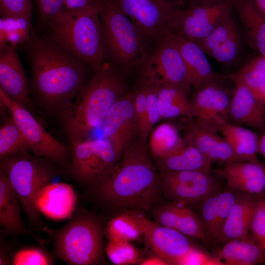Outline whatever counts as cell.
I'll return each instance as SVG.
<instances>
[{
	"instance_id": "obj_25",
	"label": "cell",
	"mask_w": 265,
	"mask_h": 265,
	"mask_svg": "<svg viewBox=\"0 0 265 265\" xmlns=\"http://www.w3.org/2000/svg\"><path fill=\"white\" fill-rule=\"evenodd\" d=\"M76 195L68 184L52 182L39 193L37 206L39 211L53 219H62L70 216L74 210Z\"/></svg>"
},
{
	"instance_id": "obj_8",
	"label": "cell",
	"mask_w": 265,
	"mask_h": 265,
	"mask_svg": "<svg viewBox=\"0 0 265 265\" xmlns=\"http://www.w3.org/2000/svg\"><path fill=\"white\" fill-rule=\"evenodd\" d=\"M0 103L10 111L34 155L50 160L67 173L71 164L67 147L47 132L28 108L1 89Z\"/></svg>"
},
{
	"instance_id": "obj_1",
	"label": "cell",
	"mask_w": 265,
	"mask_h": 265,
	"mask_svg": "<svg viewBox=\"0 0 265 265\" xmlns=\"http://www.w3.org/2000/svg\"><path fill=\"white\" fill-rule=\"evenodd\" d=\"M23 45L31 67L32 94L46 109L61 112L94 71L52 38L38 36L32 27Z\"/></svg>"
},
{
	"instance_id": "obj_19",
	"label": "cell",
	"mask_w": 265,
	"mask_h": 265,
	"mask_svg": "<svg viewBox=\"0 0 265 265\" xmlns=\"http://www.w3.org/2000/svg\"><path fill=\"white\" fill-rule=\"evenodd\" d=\"M16 46L14 43L0 45V89L28 108L31 106L29 87Z\"/></svg>"
},
{
	"instance_id": "obj_7",
	"label": "cell",
	"mask_w": 265,
	"mask_h": 265,
	"mask_svg": "<svg viewBox=\"0 0 265 265\" xmlns=\"http://www.w3.org/2000/svg\"><path fill=\"white\" fill-rule=\"evenodd\" d=\"M55 256L72 265L101 263L103 255L102 229L93 216L79 212L53 234Z\"/></svg>"
},
{
	"instance_id": "obj_44",
	"label": "cell",
	"mask_w": 265,
	"mask_h": 265,
	"mask_svg": "<svg viewBox=\"0 0 265 265\" xmlns=\"http://www.w3.org/2000/svg\"><path fill=\"white\" fill-rule=\"evenodd\" d=\"M97 0H64L65 10L79 9L86 7L96 2Z\"/></svg>"
},
{
	"instance_id": "obj_33",
	"label": "cell",
	"mask_w": 265,
	"mask_h": 265,
	"mask_svg": "<svg viewBox=\"0 0 265 265\" xmlns=\"http://www.w3.org/2000/svg\"><path fill=\"white\" fill-rule=\"evenodd\" d=\"M116 215L107 223L106 236L109 240L136 241L144 238L143 229L138 221L129 212Z\"/></svg>"
},
{
	"instance_id": "obj_32",
	"label": "cell",
	"mask_w": 265,
	"mask_h": 265,
	"mask_svg": "<svg viewBox=\"0 0 265 265\" xmlns=\"http://www.w3.org/2000/svg\"><path fill=\"white\" fill-rule=\"evenodd\" d=\"M148 148L151 157L157 159L166 157L181 148L185 138L181 137L172 124L162 123L157 126L149 136Z\"/></svg>"
},
{
	"instance_id": "obj_36",
	"label": "cell",
	"mask_w": 265,
	"mask_h": 265,
	"mask_svg": "<svg viewBox=\"0 0 265 265\" xmlns=\"http://www.w3.org/2000/svg\"><path fill=\"white\" fill-rule=\"evenodd\" d=\"M232 81L244 84L262 104L265 106V74L258 71L242 67L238 73L230 74Z\"/></svg>"
},
{
	"instance_id": "obj_37",
	"label": "cell",
	"mask_w": 265,
	"mask_h": 265,
	"mask_svg": "<svg viewBox=\"0 0 265 265\" xmlns=\"http://www.w3.org/2000/svg\"><path fill=\"white\" fill-rule=\"evenodd\" d=\"M219 187L207 195L200 203L201 219L211 240H216L217 229L218 193Z\"/></svg>"
},
{
	"instance_id": "obj_12",
	"label": "cell",
	"mask_w": 265,
	"mask_h": 265,
	"mask_svg": "<svg viewBox=\"0 0 265 265\" xmlns=\"http://www.w3.org/2000/svg\"><path fill=\"white\" fill-rule=\"evenodd\" d=\"M145 65L160 84L174 85L189 93L192 86L183 59L177 47L163 35L152 42Z\"/></svg>"
},
{
	"instance_id": "obj_18",
	"label": "cell",
	"mask_w": 265,
	"mask_h": 265,
	"mask_svg": "<svg viewBox=\"0 0 265 265\" xmlns=\"http://www.w3.org/2000/svg\"><path fill=\"white\" fill-rule=\"evenodd\" d=\"M215 172L224 179L227 188L235 191L253 196L265 191V162L235 161L223 164Z\"/></svg>"
},
{
	"instance_id": "obj_26",
	"label": "cell",
	"mask_w": 265,
	"mask_h": 265,
	"mask_svg": "<svg viewBox=\"0 0 265 265\" xmlns=\"http://www.w3.org/2000/svg\"><path fill=\"white\" fill-rule=\"evenodd\" d=\"M20 202L6 176L0 169V224L9 233L27 235L40 243L46 240L27 229L21 215Z\"/></svg>"
},
{
	"instance_id": "obj_23",
	"label": "cell",
	"mask_w": 265,
	"mask_h": 265,
	"mask_svg": "<svg viewBox=\"0 0 265 265\" xmlns=\"http://www.w3.org/2000/svg\"><path fill=\"white\" fill-rule=\"evenodd\" d=\"M235 88L231 98L229 119L259 131L265 129V106L260 103L242 83L234 81Z\"/></svg>"
},
{
	"instance_id": "obj_24",
	"label": "cell",
	"mask_w": 265,
	"mask_h": 265,
	"mask_svg": "<svg viewBox=\"0 0 265 265\" xmlns=\"http://www.w3.org/2000/svg\"><path fill=\"white\" fill-rule=\"evenodd\" d=\"M253 195L237 192L236 200L226 219L216 242L224 244L250 235L256 198Z\"/></svg>"
},
{
	"instance_id": "obj_46",
	"label": "cell",
	"mask_w": 265,
	"mask_h": 265,
	"mask_svg": "<svg viewBox=\"0 0 265 265\" xmlns=\"http://www.w3.org/2000/svg\"><path fill=\"white\" fill-rule=\"evenodd\" d=\"M140 265H167L168 263L160 257L156 255L143 259L139 263Z\"/></svg>"
},
{
	"instance_id": "obj_13",
	"label": "cell",
	"mask_w": 265,
	"mask_h": 265,
	"mask_svg": "<svg viewBox=\"0 0 265 265\" xmlns=\"http://www.w3.org/2000/svg\"><path fill=\"white\" fill-rule=\"evenodd\" d=\"M140 224L147 244L169 265H178L180 259L193 246L187 236L178 231L148 219L138 210H125Z\"/></svg>"
},
{
	"instance_id": "obj_27",
	"label": "cell",
	"mask_w": 265,
	"mask_h": 265,
	"mask_svg": "<svg viewBox=\"0 0 265 265\" xmlns=\"http://www.w3.org/2000/svg\"><path fill=\"white\" fill-rule=\"evenodd\" d=\"M216 256L226 265H255L265 263V254L251 234L225 242Z\"/></svg>"
},
{
	"instance_id": "obj_41",
	"label": "cell",
	"mask_w": 265,
	"mask_h": 265,
	"mask_svg": "<svg viewBox=\"0 0 265 265\" xmlns=\"http://www.w3.org/2000/svg\"><path fill=\"white\" fill-rule=\"evenodd\" d=\"M258 196L250 232L265 254V198L262 195Z\"/></svg>"
},
{
	"instance_id": "obj_14",
	"label": "cell",
	"mask_w": 265,
	"mask_h": 265,
	"mask_svg": "<svg viewBox=\"0 0 265 265\" xmlns=\"http://www.w3.org/2000/svg\"><path fill=\"white\" fill-rule=\"evenodd\" d=\"M101 128L105 138L121 157L137 134L132 90L128 91L115 102Z\"/></svg>"
},
{
	"instance_id": "obj_48",
	"label": "cell",
	"mask_w": 265,
	"mask_h": 265,
	"mask_svg": "<svg viewBox=\"0 0 265 265\" xmlns=\"http://www.w3.org/2000/svg\"><path fill=\"white\" fill-rule=\"evenodd\" d=\"M259 153L265 158V129L259 138Z\"/></svg>"
},
{
	"instance_id": "obj_10",
	"label": "cell",
	"mask_w": 265,
	"mask_h": 265,
	"mask_svg": "<svg viewBox=\"0 0 265 265\" xmlns=\"http://www.w3.org/2000/svg\"><path fill=\"white\" fill-rule=\"evenodd\" d=\"M239 0H226L213 5H197L176 9L168 29L195 42L208 36L233 11Z\"/></svg>"
},
{
	"instance_id": "obj_15",
	"label": "cell",
	"mask_w": 265,
	"mask_h": 265,
	"mask_svg": "<svg viewBox=\"0 0 265 265\" xmlns=\"http://www.w3.org/2000/svg\"><path fill=\"white\" fill-rule=\"evenodd\" d=\"M151 42L169 28L175 9L166 0H115Z\"/></svg>"
},
{
	"instance_id": "obj_17",
	"label": "cell",
	"mask_w": 265,
	"mask_h": 265,
	"mask_svg": "<svg viewBox=\"0 0 265 265\" xmlns=\"http://www.w3.org/2000/svg\"><path fill=\"white\" fill-rule=\"evenodd\" d=\"M195 43L206 55L219 63L224 65L235 63L240 54L241 45L232 12L208 36Z\"/></svg>"
},
{
	"instance_id": "obj_43",
	"label": "cell",
	"mask_w": 265,
	"mask_h": 265,
	"mask_svg": "<svg viewBox=\"0 0 265 265\" xmlns=\"http://www.w3.org/2000/svg\"><path fill=\"white\" fill-rule=\"evenodd\" d=\"M179 265H223L217 257L212 256L193 246L179 261Z\"/></svg>"
},
{
	"instance_id": "obj_35",
	"label": "cell",
	"mask_w": 265,
	"mask_h": 265,
	"mask_svg": "<svg viewBox=\"0 0 265 265\" xmlns=\"http://www.w3.org/2000/svg\"><path fill=\"white\" fill-rule=\"evenodd\" d=\"M105 250L109 260L116 265L139 264L143 260L140 252L130 241L109 240Z\"/></svg>"
},
{
	"instance_id": "obj_28",
	"label": "cell",
	"mask_w": 265,
	"mask_h": 265,
	"mask_svg": "<svg viewBox=\"0 0 265 265\" xmlns=\"http://www.w3.org/2000/svg\"><path fill=\"white\" fill-rule=\"evenodd\" d=\"M183 146L173 154L157 159L160 172L166 171H210L212 164L209 162L186 135Z\"/></svg>"
},
{
	"instance_id": "obj_34",
	"label": "cell",
	"mask_w": 265,
	"mask_h": 265,
	"mask_svg": "<svg viewBox=\"0 0 265 265\" xmlns=\"http://www.w3.org/2000/svg\"><path fill=\"white\" fill-rule=\"evenodd\" d=\"M30 151L27 142L11 115L0 128V159L22 152Z\"/></svg>"
},
{
	"instance_id": "obj_50",
	"label": "cell",
	"mask_w": 265,
	"mask_h": 265,
	"mask_svg": "<svg viewBox=\"0 0 265 265\" xmlns=\"http://www.w3.org/2000/svg\"><path fill=\"white\" fill-rule=\"evenodd\" d=\"M169 2L175 9H179L180 7L186 3H187V0H166Z\"/></svg>"
},
{
	"instance_id": "obj_38",
	"label": "cell",
	"mask_w": 265,
	"mask_h": 265,
	"mask_svg": "<svg viewBox=\"0 0 265 265\" xmlns=\"http://www.w3.org/2000/svg\"><path fill=\"white\" fill-rule=\"evenodd\" d=\"M0 11L2 18L23 19L32 26V0H0Z\"/></svg>"
},
{
	"instance_id": "obj_42",
	"label": "cell",
	"mask_w": 265,
	"mask_h": 265,
	"mask_svg": "<svg viewBox=\"0 0 265 265\" xmlns=\"http://www.w3.org/2000/svg\"><path fill=\"white\" fill-rule=\"evenodd\" d=\"M38 13V26L49 28L51 24L64 10V0H35Z\"/></svg>"
},
{
	"instance_id": "obj_29",
	"label": "cell",
	"mask_w": 265,
	"mask_h": 265,
	"mask_svg": "<svg viewBox=\"0 0 265 265\" xmlns=\"http://www.w3.org/2000/svg\"><path fill=\"white\" fill-rule=\"evenodd\" d=\"M223 137L232 148L238 161H258L260 137L257 133L229 122L219 127Z\"/></svg>"
},
{
	"instance_id": "obj_40",
	"label": "cell",
	"mask_w": 265,
	"mask_h": 265,
	"mask_svg": "<svg viewBox=\"0 0 265 265\" xmlns=\"http://www.w3.org/2000/svg\"><path fill=\"white\" fill-rule=\"evenodd\" d=\"M52 257L43 249L35 247L21 248L16 252L11 259L13 265H50Z\"/></svg>"
},
{
	"instance_id": "obj_47",
	"label": "cell",
	"mask_w": 265,
	"mask_h": 265,
	"mask_svg": "<svg viewBox=\"0 0 265 265\" xmlns=\"http://www.w3.org/2000/svg\"><path fill=\"white\" fill-rule=\"evenodd\" d=\"M225 0H187V3H188L189 6H190L197 5H213Z\"/></svg>"
},
{
	"instance_id": "obj_45",
	"label": "cell",
	"mask_w": 265,
	"mask_h": 265,
	"mask_svg": "<svg viewBox=\"0 0 265 265\" xmlns=\"http://www.w3.org/2000/svg\"><path fill=\"white\" fill-rule=\"evenodd\" d=\"M242 67L255 70L265 74V56L260 55L254 57Z\"/></svg>"
},
{
	"instance_id": "obj_51",
	"label": "cell",
	"mask_w": 265,
	"mask_h": 265,
	"mask_svg": "<svg viewBox=\"0 0 265 265\" xmlns=\"http://www.w3.org/2000/svg\"><path fill=\"white\" fill-rule=\"evenodd\" d=\"M261 195H262L265 198V191Z\"/></svg>"
},
{
	"instance_id": "obj_31",
	"label": "cell",
	"mask_w": 265,
	"mask_h": 265,
	"mask_svg": "<svg viewBox=\"0 0 265 265\" xmlns=\"http://www.w3.org/2000/svg\"><path fill=\"white\" fill-rule=\"evenodd\" d=\"M188 94L177 86L160 83L158 90V107L161 119L180 116L195 117Z\"/></svg>"
},
{
	"instance_id": "obj_3",
	"label": "cell",
	"mask_w": 265,
	"mask_h": 265,
	"mask_svg": "<svg viewBox=\"0 0 265 265\" xmlns=\"http://www.w3.org/2000/svg\"><path fill=\"white\" fill-rule=\"evenodd\" d=\"M126 73L129 72L105 61L74 102L61 112L62 126L71 149L86 139L91 131L102 127L110 108L128 91Z\"/></svg>"
},
{
	"instance_id": "obj_30",
	"label": "cell",
	"mask_w": 265,
	"mask_h": 265,
	"mask_svg": "<svg viewBox=\"0 0 265 265\" xmlns=\"http://www.w3.org/2000/svg\"><path fill=\"white\" fill-rule=\"evenodd\" d=\"M236 9L250 46L265 56V17L252 0H239Z\"/></svg>"
},
{
	"instance_id": "obj_9",
	"label": "cell",
	"mask_w": 265,
	"mask_h": 265,
	"mask_svg": "<svg viewBox=\"0 0 265 265\" xmlns=\"http://www.w3.org/2000/svg\"><path fill=\"white\" fill-rule=\"evenodd\" d=\"M121 158L106 139H85L71 149L67 173L78 182L93 186Z\"/></svg>"
},
{
	"instance_id": "obj_49",
	"label": "cell",
	"mask_w": 265,
	"mask_h": 265,
	"mask_svg": "<svg viewBox=\"0 0 265 265\" xmlns=\"http://www.w3.org/2000/svg\"><path fill=\"white\" fill-rule=\"evenodd\" d=\"M259 11L265 17V0H252Z\"/></svg>"
},
{
	"instance_id": "obj_2",
	"label": "cell",
	"mask_w": 265,
	"mask_h": 265,
	"mask_svg": "<svg viewBox=\"0 0 265 265\" xmlns=\"http://www.w3.org/2000/svg\"><path fill=\"white\" fill-rule=\"evenodd\" d=\"M147 141L134 140L116 165L93 186L97 199L113 210H148L158 205L162 190Z\"/></svg>"
},
{
	"instance_id": "obj_39",
	"label": "cell",
	"mask_w": 265,
	"mask_h": 265,
	"mask_svg": "<svg viewBox=\"0 0 265 265\" xmlns=\"http://www.w3.org/2000/svg\"><path fill=\"white\" fill-rule=\"evenodd\" d=\"M132 91L138 138L147 141L145 133L147 112L146 86L144 80L140 76L138 83Z\"/></svg>"
},
{
	"instance_id": "obj_22",
	"label": "cell",
	"mask_w": 265,
	"mask_h": 265,
	"mask_svg": "<svg viewBox=\"0 0 265 265\" xmlns=\"http://www.w3.org/2000/svg\"><path fill=\"white\" fill-rule=\"evenodd\" d=\"M162 35L179 50L187 68L191 86L196 88L208 82L227 78V76L212 69L206 54L195 42L172 32L168 28Z\"/></svg>"
},
{
	"instance_id": "obj_21",
	"label": "cell",
	"mask_w": 265,
	"mask_h": 265,
	"mask_svg": "<svg viewBox=\"0 0 265 265\" xmlns=\"http://www.w3.org/2000/svg\"><path fill=\"white\" fill-rule=\"evenodd\" d=\"M151 210L155 221L159 224L204 242L211 240L201 218L190 206L171 202L165 205H158Z\"/></svg>"
},
{
	"instance_id": "obj_4",
	"label": "cell",
	"mask_w": 265,
	"mask_h": 265,
	"mask_svg": "<svg viewBox=\"0 0 265 265\" xmlns=\"http://www.w3.org/2000/svg\"><path fill=\"white\" fill-rule=\"evenodd\" d=\"M105 61L131 72L150 54L152 42L120 8L115 0H97Z\"/></svg>"
},
{
	"instance_id": "obj_20",
	"label": "cell",
	"mask_w": 265,
	"mask_h": 265,
	"mask_svg": "<svg viewBox=\"0 0 265 265\" xmlns=\"http://www.w3.org/2000/svg\"><path fill=\"white\" fill-rule=\"evenodd\" d=\"M186 125V135L212 164L238 161L230 146L220 136L215 125L196 118Z\"/></svg>"
},
{
	"instance_id": "obj_16",
	"label": "cell",
	"mask_w": 265,
	"mask_h": 265,
	"mask_svg": "<svg viewBox=\"0 0 265 265\" xmlns=\"http://www.w3.org/2000/svg\"><path fill=\"white\" fill-rule=\"evenodd\" d=\"M225 80L211 81L194 88L189 100L195 118L209 122L219 129L229 120L231 97L222 85Z\"/></svg>"
},
{
	"instance_id": "obj_5",
	"label": "cell",
	"mask_w": 265,
	"mask_h": 265,
	"mask_svg": "<svg viewBox=\"0 0 265 265\" xmlns=\"http://www.w3.org/2000/svg\"><path fill=\"white\" fill-rule=\"evenodd\" d=\"M48 36L96 72L105 62L97 0L86 7L64 9L49 27Z\"/></svg>"
},
{
	"instance_id": "obj_11",
	"label": "cell",
	"mask_w": 265,
	"mask_h": 265,
	"mask_svg": "<svg viewBox=\"0 0 265 265\" xmlns=\"http://www.w3.org/2000/svg\"><path fill=\"white\" fill-rule=\"evenodd\" d=\"M162 194L172 202L189 206L200 204L219 187L216 180L205 171H166L159 174Z\"/></svg>"
},
{
	"instance_id": "obj_6",
	"label": "cell",
	"mask_w": 265,
	"mask_h": 265,
	"mask_svg": "<svg viewBox=\"0 0 265 265\" xmlns=\"http://www.w3.org/2000/svg\"><path fill=\"white\" fill-rule=\"evenodd\" d=\"M0 169L15 191L30 223L42 229L43 224L37 206L40 191L66 171L45 158L22 152L0 159Z\"/></svg>"
}]
</instances>
